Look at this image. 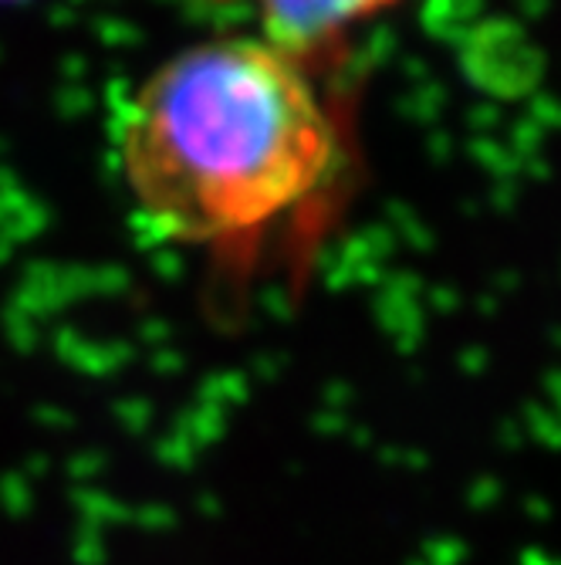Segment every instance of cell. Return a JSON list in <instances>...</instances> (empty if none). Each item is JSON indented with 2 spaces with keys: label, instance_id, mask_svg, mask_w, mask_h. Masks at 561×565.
Wrapping results in <instances>:
<instances>
[{
  "label": "cell",
  "instance_id": "cell-1",
  "mask_svg": "<svg viewBox=\"0 0 561 565\" xmlns=\"http://www.w3.org/2000/svg\"><path fill=\"white\" fill-rule=\"evenodd\" d=\"M116 157L145 234L211 247L304 207L332 183L342 142L309 58L237 34L176 51L132 88Z\"/></svg>",
  "mask_w": 561,
  "mask_h": 565
},
{
  "label": "cell",
  "instance_id": "cell-2",
  "mask_svg": "<svg viewBox=\"0 0 561 565\" xmlns=\"http://www.w3.org/2000/svg\"><path fill=\"white\" fill-rule=\"evenodd\" d=\"M261 21V38L291 55L312 58L363 21L382 14L396 0H240Z\"/></svg>",
  "mask_w": 561,
  "mask_h": 565
}]
</instances>
